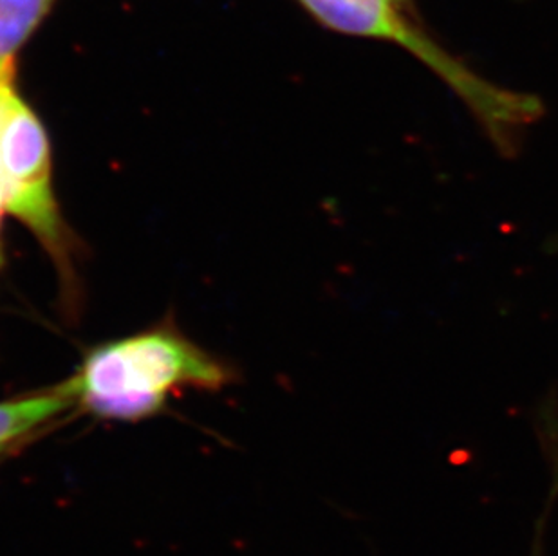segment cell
Returning a JSON list of instances; mask_svg holds the SVG:
<instances>
[{"label": "cell", "mask_w": 558, "mask_h": 556, "mask_svg": "<svg viewBox=\"0 0 558 556\" xmlns=\"http://www.w3.org/2000/svg\"><path fill=\"white\" fill-rule=\"evenodd\" d=\"M230 371L174 329H153L96 347L68 379L76 403L104 420L140 421L172 392L219 390Z\"/></svg>", "instance_id": "obj_1"}, {"label": "cell", "mask_w": 558, "mask_h": 556, "mask_svg": "<svg viewBox=\"0 0 558 556\" xmlns=\"http://www.w3.org/2000/svg\"><path fill=\"white\" fill-rule=\"evenodd\" d=\"M329 29L354 37L378 38L407 49L447 84L475 116L505 158H513L522 136L544 114L537 96L492 84L448 53L416 22L400 11V0H301Z\"/></svg>", "instance_id": "obj_2"}, {"label": "cell", "mask_w": 558, "mask_h": 556, "mask_svg": "<svg viewBox=\"0 0 558 556\" xmlns=\"http://www.w3.org/2000/svg\"><path fill=\"white\" fill-rule=\"evenodd\" d=\"M11 84L13 80L0 82V194L5 211L48 252L71 302L76 297L73 239L54 197L48 134Z\"/></svg>", "instance_id": "obj_3"}, {"label": "cell", "mask_w": 558, "mask_h": 556, "mask_svg": "<svg viewBox=\"0 0 558 556\" xmlns=\"http://www.w3.org/2000/svg\"><path fill=\"white\" fill-rule=\"evenodd\" d=\"M74 403L68 382L44 392L0 401V456L59 420Z\"/></svg>", "instance_id": "obj_4"}, {"label": "cell", "mask_w": 558, "mask_h": 556, "mask_svg": "<svg viewBox=\"0 0 558 556\" xmlns=\"http://www.w3.org/2000/svg\"><path fill=\"white\" fill-rule=\"evenodd\" d=\"M53 0H0V80H13V62Z\"/></svg>", "instance_id": "obj_5"}, {"label": "cell", "mask_w": 558, "mask_h": 556, "mask_svg": "<svg viewBox=\"0 0 558 556\" xmlns=\"http://www.w3.org/2000/svg\"><path fill=\"white\" fill-rule=\"evenodd\" d=\"M544 528H546V522H544V520H541V522H538L537 536H535V542H533L532 555L530 556H543Z\"/></svg>", "instance_id": "obj_6"}, {"label": "cell", "mask_w": 558, "mask_h": 556, "mask_svg": "<svg viewBox=\"0 0 558 556\" xmlns=\"http://www.w3.org/2000/svg\"><path fill=\"white\" fill-rule=\"evenodd\" d=\"M4 200H2V194H0V228H2V216H4ZM0 263H2V244H0Z\"/></svg>", "instance_id": "obj_7"}, {"label": "cell", "mask_w": 558, "mask_h": 556, "mask_svg": "<svg viewBox=\"0 0 558 556\" xmlns=\"http://www.w3.org/2000/svg\"><path fill=\"white\" fill-rule=\"evenodd\" d=\"M0 82H2V80H0Z\"/></svg>", "instance_id": "obj_8"}, {"label": "cell", "mask_w": 558, "mask_h": 556, "mask_svg": "<svg viewBox=\"0 0 558 556\" xmlns=\"http://www.w3.org/2000/svg\"><path fill=\"white\" fill-rule=\"evenodd\" d=\"M400 2H401V0H400Z\"/></svg>", "instance_id": "obj_9"}]
</instances>
